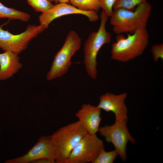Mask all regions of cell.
Instances as JSON below:
<instances>
[{"mask_svg":"<svg viewBox=\"0 0 163 163\" xmlns=\"http://www.w3.org/2000/svg\"><path fill=\"white\" fill-rule=\"evenodd\" d=\"M151 52L155 62H157L159 59H163V43L153 45L151 48Z\"/></svg>","mask_w":163,"mask_h":163,"instance_id":"cell-19","label":"cell"},{"mask_svg":"<svg viewBox=\"0 0 163 163\" xmlns=\"http://www.w3.org/2000/svg\"><path fill=\"white\" fill-rule=\"evenodd\" d=\"M72 5L83 11H94L96 12L101 8L99 0H69Z\"/></svg>","mask_w":163,"mask_h":163,"instance_id":"cell-15","label":"cell"},{"mask_svg":"<svg viewBox=\"0 0 163 163\" xmlns=\"http://www.w3.org/2000/svg\"><path fill=\"white\" fill-rule=\"evenodd\" d=\"M101 111L97 106L84 104L75 113L78 121L88 133L95 135L98 131L101 120Z\"/></svg>","mask_w":163,"mask_h":163,"instance_id":"cell-12","label":"cell"},{"mask_svg":"<svg viewBox=\"0 0 163 163\" xmlns=\"http://www.w3.org/2000/svg\"><path fill=\"white\" fill-rule=\"evenodd\" d=\"M98 132L104 137L107 143L113 144L121 159L126 161L127 144L129 141L133 144L136 143L135 139L129 132L126 122H115L111 125L99 127Z\"/></svg>","mask_w":163,"mask_h":163,"instance_id":"cell-8","label":"cell"},{"mask_svg":"<svg viewBox=\"0 0 163 163\" xmlns=\"http://www.w3.org/2000/svg\"><path fill=\"white\" fill-rule=\"evenodd\" d=\"M126 37L117 34L116 41L112 45L111 59L126 62L140 56L149 43V36L146 29H139L132 34L127 33Z\"/></svg>","mask_w":163,"mask_h":163,"instance_id":"cell-2","label":"cell"},{"mask_svg":"<svg viewBox=\"0 0 163 163\" xmlns=\"http://www.w3.org/2000/svg\"><path fill=\"white\" fill-rule=\"evenodd\" d=\"M42 158H46L56 163L54 151L50 136H42L37 143L23 155L6 160V163H29Z\"/></svg>","mask_w":163,"mask_h":163,"instance_id":"cell-9","label":"cell"},{"mask_svg":"<svg viewBox=\"0 0 163 163\" xmlns=\"http://www.w3.org/2000/svg\"><path fill=\"white\" fill-rule=\"evenodd\" d=\"M32 163H53L50 160L46 158H42L35 160Z\"/></svg>","mask_w":163,"mask_h":163,"instance_id":"cell-21","label":"cell"},{"mask_svg":"<svg viewBox=\"0 0 163 163\" xmlns=\"http://www.w3.org/2000/svg\"><path fill=\"white\" fill-rule=\"evenodd\" d=\"M80 14L87 16L90 22H95L99 19L96 11H83L79 9L73 5L66 3L56 4L50 9L42 13L39 17L40 24L47 28L50 23L55 19L69 14Z\"/></svg>","mask_w":163,"mask_h":163,"instance_id":"cell-10","label":"cell"},{"mask_svg":"<svg viewBox=\"0 0 163 163\" xmlns=\"http://www.w3.org/2000/svg\"><path fill=\"white\" fill-rule=\"evenodd\" d=\"M87 133L78 121L62 127L50 136L56 163H65L74 147Z\"/></svg>","mask_w":163,"mask_h":163,"instance_id":"cell-3","label":"cell"},{"mask_svg":"<svg viewBox=\"0 0 163 163\" xmlns=\"http://www.w3.org/2000/svg\"><path fill=\"white\" fill-rule=\"evenodd\" d=\"M51 2H55V0H49Z\"/></svg>","mask_w":163,"mask_h":163,"instance_id":"cell-23","label":"cell"},{"mask_svg":"<svg viewBox=\"0 0 163 163\" xmlns=\"http://www.w3.org/2000/svg\"><path fill=\"white\" fill-rule=\"evenodd\" d=\"M104 147L96 134L88 133L74 147L65 163H93Z\"/></svg>","mask_w":163,"mask_h":163,"instance_id":"cell-7","label":"cell"},{"mask_svg":"<svg viewBox=\"0 0 163 163\" xmlns=\"http://www.w3.org/2000/svg\"><path fill=\"white\" fill-rule=\"evenodd\" d=\"M127 96L126 92L118 94L107 92L100 97L99 103L97 106L107 112L113 113L115 122H127L128 110L125 103Z\"/></svg>","mask_w":163,"mask_h":163,"instance_id":"cell-11","label":"cell"},{"mask_svg":"<svg viewBox=\"0 0 163 163\" xmlns=\"http://www.w3.org/2000/svg\"><path fill=\"white\" fill-rule=\"evenodd\" d=\"M81 39L77 33L70 30L67 34L65 42L61 49L54 56L50 71L46 75V79L51 81L65 74L71 66V59L79 50Z\"/></svg>","mask_w":163,"mask_h":163,"instance_id":"cell-5","label":"cell"},{"mask_svg":"<svg viewBox=\"0 0 163 163\" xmlns=\"http://www.w3.org/2000/svg\"><path fill=\"white\" fill-rule=\"evenodd\" d=\"M147 1V0H115L113 8L114 9L122 8L133 11L136 6Z\"/></svg>","mask_w":163,"mask_h":163,"instance_id":"cell-17","label":"cell"},{"mask_svg":"<svg viewBox=\"0 0 163 163\" xmlns=\"http://www.w3.org/2000/svg\"><path fill=\"white\" fill-rule=\"evenodd\" d=\"M152 9L147 1L137 5L134 11L114 9L110 20L113 31L117 34H132L138 30L146 29Z\"/></svg>","mask_w":163,"mask_h":163,"instance_id":"cell-1","label":"cell"},{"mask_svg":"<svg viewBox=\"0 0 163 163\" xmlns=\"http://www.w3.org/2000/svg\"><path fill=\"white\" fill-rule=\"evenodd\" d=\"M69 0H55V2L56 4L59 3H66L69 2Z\"/></svg>","mask_w":163,"mask_h":163,"instance_id":"cell-22","label":"cell"},{"mask_svg":"<svg viewBox=\"0 0 163 163\" xmlns=\"http://www.w3.org/2000/svg\"><path fill=\"white\" fill-rule=\"evenodd\" d=\"M118 155L117 151L107 152L104 147L93 163H113Z\"/></svg>","mask_w":163,"mask_h":163,"instance_id":"cell-16","label":"cell"},{"mask_svg":"<svg viewBox=\"0 0 163 163\" xmlns=\"http://www.w3.org/2000/svg\"><path fill=\"white\" fill-rule=\"evenodd\" d=\"M101 8L110 17L112 15L115 0H99Z\"/></svg>","mask_w":163,"mask_h":163,"instance_id":"cell-20","label":"cell"},{"mask_svg":"<svg viewBox=\"0 0 163 163\" xmlns=\"http://www.w3.org/2000/svg\"><path fill=\"white\" fill-rule=\"evenodd\" d=\"M18 54L11 51L0 53V80L12 77L22 67Z\"/></svg>","mask_w":163,"mask_h":163,"instance_id":"cell-13","label":"cell"},{"mask_svg":"<svg viewBox=\"0 0 163 163\" xmlns=\"http://www.w3.org/2000/svg\"><path fill=\"white\" fill-rule=\"evenodd\" d=\"M6 18L9 20H18L24 22L29 21L30 15L26 12L7 7L0 2V18Z\"/></svg>","mask_w":163,"mask_h":163,"instance_id":"cell-14","label":"cell"},{"mask_svg":"<svg viewBox=\"0 0 163 163\" xmlns=\"http://www.w3.org/2000/svg\"><path fill=\"white\" fill-rule=\"evenodd\" d=\"M100 24L97 32H92L87 39L84 48V63L86 70L93 79L97 78V56L99 50L104 45L109 43L111 40V34L107 31L106 24L109 17L103 10L101 13Z\"/></svg>","mask_w":163,"mask_h":163,"instance_id":"cell-4","label":"cell"},{"mask_svg":"<svg viewBox=\"0 0 163 163\" xmlns=\"http://www.w3.org/2000/svg\"><path fill=\"white\" fill-rule=\"evenodd\" d=\"M7 22L0 26V48L4 52L11 51L18 54L27 47L29 42L46 28L40 24H30L24 32L14 35L2 28Z\"/></svg>","mask_w":163,"mask_h":163,"instance_id":"cell-6","label":"cell"},{"mask_svg":"<svg viewBox=\"0 0 163 163\" xmlns=\"http://www.w3.org/2000/svg\"><path fill=\"white\" fill-rule=\"evenodd\" d=\"M35 11L44 12L51 8L54 5L49 0H27Z\"/></svg>","mask_w":163,"mask_h":163,"instance_id":"cell-18","label":"cell"}]
</instances>
